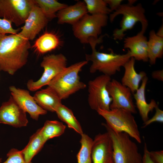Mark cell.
I'll list each match as a JSON object with an SVG mask.
<instances>
[{"label": "cell", "mask_w": 163, "mask_h": 163, "mask_svg": "<svg viewBox=\"0 0 163 163\" xmlns=\"http://www.w3.org/2000/svg\"><path fill=\"white\" fill-rule=\"evenodd\" d=\"M29 40L16 34H0V71L13 75L27 63Z\"/></svg>", "instance_id": "6da1fadb"}, {"label": "cell", "mask_w": 163, "mask_h": 163, "mask_svg": "<svg viewBox=\"0 0 163 163\" xmlns=\"http://www.w3.org/2000/svg\"><path fill=\"white\" fill-rule=\"evenodd\" d=\"M104 36L89 40L88 43L91 46L92 53L90 54H86L85 58L86 61L92 62L89 69L90 73L98 71L110 77L120 71L121 67L129 60L131 57V53L129 50L127 53L123 54L115 53L111 49L109 53L97 51L96 46L101 42Z\"/></svg>", "instance_id": "7a4b0ae2"}, {"label": "cell", "mask_w": 163, "mask_h": 163, "mask_svg": "<svg viewBox=\"0 0 163 163\" xmlns=\"http://www.w3.org/2000/svg\"><path fill=\"white\" fill-rule=\"evenodd\" d=\"M88 62L83 61L66 67L51 81L47 87L62 100L85 88L86 85L81 81L79 73Z\"/></svg>", "instance_id": "3957f363"}, {"label": "cell", "mask_w": 163, "mask_h": 163, "mask_svg": "<svg viewBox=\"0 0 163 163\" xmlns=\"http://www.w3.org/2000/svg\"><path fill=\"white\" fill-rule=\"evenodd\" d=\"M102 125L111 139L114 163H142V156L136 144L124 132H115L106 123Z\"/></svg>", "instance_id": "277c9868"}, {"label": "cell", "mask_w": 163, "mask_h": 163, "mask_svg": "<svg viewBox=\"0 0 163 163\" xmlns=\"http://www.w3.org/2000/svg\"><path fill=\"white\" fill-rule=\"evenodd\" d=\"M97 112L105 119L106 123L112 130L125 133L138 142H141L138 125L131 113L122 109H98Z\"/></svg>", "instance_id": "5b68a950"}, {"label": "cell", "mask_w": 163, "mask_h": 163, "mask_svg": "<svg viewBox=\"0 0 163 163\" xmlns=\"http://www.w3.org/2000/svg\"><path fill=\"white\" fill-rule=\"evenodd\" d=\"M145 10L141 3L136 5L129 3L121 4L118 9L110 15L109 19L113 22L118 15H123L120 24V28H116L113 32L114 40H121L128 30L131 29L138 22H140L142 26L148 27V22L145 15Z\"/></svg>", "instance_id": "8992f818"}, {"label": "cell", "mask_w": 163, "mask_h": 163, "mask_svg": "<svg viewBox=\"0 0 163 163\" xmlns=\"http://www.w3.org/2000/svg\"><path fill=\"white\" fill-rule=\"evenodd\" d=\"M67 59L63 54H51L44 56L40 66L43 69L40 78L36 81L30 79L27 83L29 91H36L45 85L62 72L66 67Z\"/></svg>", "instance_id": "52a82bcc"}, {"label": "cell", "mask_w": 163, "mask_h": 163, "mask_svg": "<svg viewBox=\"0 0 163 163\" xmlns=\"http://www.w3.org/2000/svg\"><path fill=\"white\" fill-rule=\"evenodd\" d=\"M108 19L107 15L87 13L72 25L74 35L82 43H88L90 39L99 38L102 28L107 24Z\"/></svg>", "instance_id": "ba28073f"}, {"label": "cell", "mask_w": 163, "mask_h": 163, "mask_svg": "<svg viewBox=\"0 0 163 163\" xmlns=\"http://www.w3.org/2000/svg\"><path fill=\"white\" fill-rule=\"evenodd\" d=\"M111 80L110 77L102 74L88 82V102L92 109L96 111L98 109L110 110L112 99L107 85Z\"/></svg>", "instance_id": "9c48e42d"}, {"label": "cell", "mask_w": 163, "mask_h": 163, "mask_svg": "<svg viewBox=\"0 0 163 163\" xmlns=\"http://www.w3.org/2000/svg\"><path fill=\"white\" fill-rule=\"evenodd\" d=\"M35 4L34 0H0V17L19 26L24 24Z\"/></svg>", "instance_id": "30bf717a"}, {"label": "cell", "mask_w": 163, "mask_h": 163, "mask_svg": "<svg viewBox=\"0 0 163 163\" xmlns=\"http://www.w3.org/2000/svg\"><path fill=\"white\" fill-rule=\"evenodd\" d=\"M107 89L112 99L110 109H122L133 114L136 113L132 97V93L128 88L117 80L113 79L108 83Z\"/></svg>", "instance_id": "8fae6325"}, {"label": "cell", "mask_w": 163, "mask_h": 163, "mask_svg": "<svg viewBox=\"0 0 163 163\" xmlns=\"http://www.w3.org/2000/svg\"><path fill=\"white\" fill-rule=\"evenodd\" d=\"M26 113L11 95L0 107V123L15 128L25 126L28 123Z\"/></svg>", "instance_id": "7c38bea8"}, {"label": "cell", "mask_w": 163, "mask_h": 163, "mask_svg": "<svg viewBox=\"0 0 163 163\" xmlns=\"http://www.w3.org/2000/svg\"><path fill=\"white\" fill-rule=\"evenodd\" d=\"M91 155L92 163H114L112 141L107 132L95 136Z\"/></svg>", "instance_id": "4fadbf2b"}, {"label": "cell", "mask_w": 163, "mask_h": 163, "mask_svg": "<svg viewBox=\"0 0 163 163\" xmlns=\"http://www.w3.org/2000/svg\"><path fill=\"white\" fill-rule=\"evenodd\" d=\"M9 90L14 101L25 112L29 113L32 119L38 120L40 115L47 113V111L37 104L29 91L14 86H10Z\"/></svg>", "instance_id": "5bb4252c"}, {"label": "cell", "mask_w": 163, "mask_h": 163, "mask_svg": "<svg viewBox=\"0 0 163 163\" xmlns=\"http://www.w3.org/2000/svg\"><path fill=\"white\" fill-rule=\"evenodd\" d=\"M48 21L40 8L35 4L18 34L29 40H33L46 25Z\"/></svg>", "instance_id": "9a60e30c"}, {"label": "cell", "mask_w": 163, "mask_h": 163, "mask_svg": "<svg viewBox=\"0 0 163 163\" xmlns=\"http://www.w3.org/2000/svg\"><path fill=\"white\" fill-rule=\"evenodd\" d=\"M147 27H142L141 31L136 35L124 38V48L128 49L131 57L144 62L149 61L148 40L144 35Z\"/></svg>", "instance_id": "2e32d148"}, {"label": "cell", "mask_w": 163, "mask_h": 163, "mask_svg": "<svg viewBox=\"0 0 163 163\" xmlns=\"http://www.w3.org/2000/svg\"><path fill=\"white\" fill-rule=\"evenodd\" d=\"M87 13L84 2L78 1L75 5L67 6L57 12V23L59 24H68L73 25Z\"/></svg>", "instance_id": "e0dca14e"}, {"label": "cell", "mask_w": 163, "mask_h": 163, "mask_svg": "<svg viewBox=\"0 0 163 163\" xmlns=\"http://www.w3.org/2000/svg\"><path fill=\"white\" fill-rule=\"evenodd\" d=\"M148 80V78L146 76L142 79L140 87L133 94L136 107L144 123L149 119V113L158 105L154 99H152L149 103L146 101L145 90Z\"/></svg>", "instance_id": "ac0fdd59"}, {"label": "cell", "mask_w": 163, "mask_h": 163, "mask_svg": "<svg viewBox=\"0 0 163 163\" xmlns=\"http://www.w3.org/2000/svg\"><path fill=\"white\" fill-rule=\"evenodd\" d=\"M135 60L131 57L124 65L125 71L121 79L122 84L128 88L134 93L139 88L140 83L146 75L144 71L137 72L134 67Z\"/></svg>", "instance_id": "d6986e66"}, {"label": "cell", "mask_w": 163, "mask_h": 163, "mask_svg": "<svg viewBox=\"0 0 163 163\" xmlns=\"http://www.w3.org/2000/svg\"><path fill=\"white\" fill-rule=\"evenodd\" d=\"M37 104L47 111L55 112L62 100L48 87L37 91L33 96Z\"/></svg>", "instance_id": "ffe728a7"}, {"label": "cell", "mask_w": 163, "mask_h": 163, "mask_svg": "<svg viewBox=\"0 0 163 163\" xmlns=\"http://www.w3.org/2000/svg\"><path fill=\"white\" fill-rule=\"evenodd\" d=\"M46 142L41 135L39 128L30 137L27 145L21 150L27 163L31 162L32 158L40 151Z\"/></svg>", "instance_id": "44dd1931"}, {"label": "cell", "mask_w": 163, "mask_h": 163, "mask_svg": "<svg viewBox=\"0 0 163 163\" xmlns=\"http://www.w3.org/2000/svg\"><path fill=\"white\" fill-rule=\"evenodd\" d=\"M148 55L151 65L155 64L157 58L163 55V38L157 36L155 31L151 30L148 40Z\"/></svg>", "instance_id": "7402d4cb"}, {"label": "cell", "mask_w": 163, "mask_h": 163, "mask_svg": "<svg viewBox=\"0 0 163 163\" xmlns=\"http://www.w3.org/2000/svg\"><path fill=\"white\" fill-rule=\"evenodd\" d=\"M60 42L59 38L56 35L50 32H46L36 40L34 47L39 53L44 54L57 48Z\"/></svg>", "instance_id": "603a6c76"}, {"label": "cell", "mask_w": 163, "mask_h": 163, "mask_svg": "<svg viewBox=\"0 0 163 163\" xmlns=\"http://www.w3.org/2000/svg\"><path fill=\"white\" fill-rule=\"evenodd\" d=\"M55 112L58 118L69 128L80 135L84 133L80 124L71 109L61 103L57 107Z\"/></svg>", "instance_id": "cb8c5ba5"}, {"label": "cell", "mask_w": 163, "mask_h": 163, "mask_svg": "<svg viewBox=\"0 0 163 163\" xmlns=\"http://www.w3.org/2000/svg\"><path fill=\"white\" fill-rule=\"evenodd\" d=\"M66 126L57 120H47L43 127L40 128V133L46 142L49 139L62 135L66 129Z\"/></svg>", "instance_id": "d4e9b609"}, {"label": "cell", "mask_w": 163, "mask_h": 163, "mask_svg": "<svg viewBox=\"0 0 163 163\" xmlns=\"http://www.w3.org/2000/svg\"><path fill=\"white\" fill-rule=\"evenodd\" d=\"M34 1L48 20L56 17V12L67 6L56 0H34Z\"/></svg>", "instance_id": "484cf974"}, {"label": "cell", "mask_w": 163, "mask_h": 163, "mask_svg": "<svg viewBox=\"0 0 163 163\" xmlns=\"http://www.w3.org/2000/svg\"><path fill=\"white\" fill-rule=\"evenodd\" d=\"M81 135V147L77 155L78 163H92L91 153L93 140L84 133Z\"/></svg>", "instance_id": "4316f807"}, {"label": "cell", "mask_w": 163, "mask_h": 163, "mask_svg": "<svg viewBox=\"0 0 163 163\" xmlns=\"http://www.w3.org/2000/svg\"><path fill=\"white\" fill-rule=\"evenodd\" d=\"M88 13L91 15H107L111 12L104 0H84Z\"/></svg>", "instance_id": "83f0119b"}, {"label": "cell", "mask_w": 163, "mask_h": 163, "mask_svg": "<svg viewBox=\"0 0 163 163\" xmlns=\"http://www.w3.org/2000/svg\"><path fill=\"white\" fill-rule=\"evenodd\" d=\"M7 159L4 162L0 163H27L24 158L21 150L12 148L8 152ZM30 163H33L32 162Z\"/></svg>", "instance_id": "f1b7e54d"}, {"label": "cell", "mask_w": 163, "mask_h": 163, "mask_svg": "<svg viewBox=\"0 0 163 163\" xmlns=\"http://www.w3.org/2000/svg\"><path fill=\"white\" fill-rule=\"evenodd\" d=\"M19 31L18 29L13 28L11 22L0 17V34H16Z\"/></svg>", "instance_id": "f546056e"}, {"label": "cell", "mask_w": 163, "mask_h": 163, "mask_svg": "<svg viewBox=\"0 0 163 163\" xmlns=\"http://www.w3.org/2000/svg\"><path fill=\"white\" fill-rule=\"evenodd\" d=\"M155 113L151 119H149L143 124L142 128H145L149 125L155 122L163 123V111L159 108L158 105L155 108Z\"/></svg>", "instance_id": "4dcf8cb0"}, {"label": "cell", "mask_w": 163, "mask_h": 163, "mask_svg": "<svg viewBox=\"0 0 163 163\" xmlns=\"http://www.w3.org/2000/svg\"><path fill=\"white\" fill-rule=\"evenodd\" d=\"M150 158L153 163H163V151H149Z\"/></svg>", "instance_id": "1f68e13d"}, {"label": "cell", "mask_w": 163, "mask_h": 163, "mask_svg": "<svg viewBox=\"0 0 163 163\" xmlns=\"http://www.w3.org/2000/svg\"><path fill=\"white\" fill-rule=\"evenodd\" d=\"M111 12L116 10L121 5L122 0H104Z\"/></svg>", "instance_id": "d6a6232c"}, {"label": "cell", "mask_w": 163, "mask_h": 163, "mask_svg": "<svg viewBox=\"0 0 163 163\" xmlns=\"http://www.w3.org/2000/svg\"><path fill=\"white\" fill-rule=\"evenodd\" d=\"M149 151L146 144L145 142L144 147V153L142 155V163H153L150 158L149 155Z\"/></svg>", "instance_id": "836d02e7"}, {"label": "cell", "mask_w": 163, "mask_h": 163, "mask_svg": "<svg viewBox=\"0 0 163 163\" xmlns=\"http://www.w3.org/2000/svg\"><path fill=\"white\" fill-rule=\"evenodd\" d=\"M152 77L161 81H163V70H158L154 71L152 74Z\"/></svg>", "instance_id": "e575fe53"}, {"label": "cell", "mask_w": 163, "mask_h": 163, "mask_svg": "<svg viewBox=\"0 0 163 163\" xmlns=\"http://www.w3.org/2000/svg\"><path fill=\"white\" fill-rule=\"evenodd\" d=\"M156 35L161 37L163 38V24L159 28L157 33H156Z\"/></svg>", "instance_id": "d590c367"}, {"label": "cell", "mask_w": 163, "mask_h": 163, "mask_svg": "<svg viewBox=\"0 0 163 163\" xmlns=\"http://www.w3.org/2000/svg\"><path fill=\"white\" fill-rule=\"evenodd\" d=\"M2 159L0 158V162H2Z\"/></svg>", "instance_id": "8d00e7d4"}]
</instances>
